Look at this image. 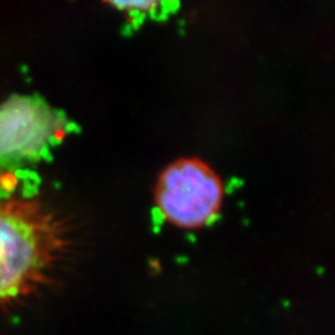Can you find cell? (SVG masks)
Returning a JSON list of instances; mask_svg holds the SVG:
<instances>
[{"mask_svg": "<svg viewBox=\"0 0 335 335\" xmlns=\"http://www.w3.org/2000/svg\"><path fill=\"white\" fill-rule=\"evenodd\" d=\"M63 221L41 201H0V307L26 298L50 278L69 240Z\"/></svg>", "mask_w": 335, "mask_h": 335, "instance_id": "obj_1", "label": "cell"}, {"mask_svg": "<svg viewBox=\"0 0 335 335\" xmlns=\"http://www.w3.org/2000/svg\"><path fill=\"white\" fill-rule=\"evenodd\" d=\"M225 185L213 167L197 158H184L160 173L154 190L159 216L176 229L197 230L221 211Z\"/></svg>", "mask_w": 335, "mask_h": 335, "instance_id": "obj_2", "label": "cell"}, {"mask_svg": "<svg viewBox=\"0 0 335 335\" xmlns=\"http://www.w3.org/2000/svg\"><path fill=\"white\" fill-rule=\"evenodd\" d=\"M69 133V122L39 96L17 95L0 104V169L19 173L46 159Z\"/></svg>", "mask_w": 335, "mask_h": 335, "instance_id": "obj_3", "label": "cell"}, {"mask_svg": "<svg viewBox=\"0 0 335 335\" xmlns=\"http://www.w3.org/2000/svg\"><path fill=\"white\" fill-rule=\"evenodd\" d=\"M111 5L130 20H143L146 18L159 14L164 4L147 0V2H113Z\"/></svg>", "mask_w": 335, "mask_h": 335, "instance_id": "obj_4", "label": "cell"}, {"mask_svg": "<svg viewBox=\"0 0 335 335\" xmlns=\"http://www.w3.org/2000/svg\"><path fill=\"white\" fill-rule=\"evenodd\" d=\"M20 174L0 169V201L9 199L20 184Z\"/></svg>", "mask_w": 335, "mask_h": 335, "instance_id": "obj_5", "label": "cell"}]
</instances>
